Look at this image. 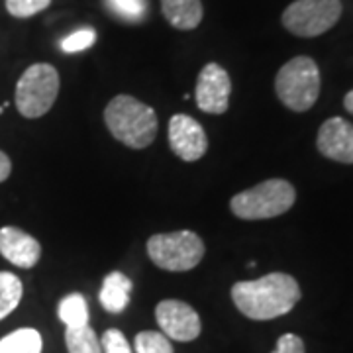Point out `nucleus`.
I'll use <instances>...</instances> for the list:
<instances>
[{"label": "nucleus", "mask_w": 353, "mask_h": 353, "mask_svg": "<svg viewBox=\"0 0 353 353\" xmlns=\"http://www.w3.org/2000/svg\"><path fill=\"white\" fill-rule=\"evenodd\" d=\"M296 201V190L285 179H269L252 189L241 190L232 201L230 210L240 220H269L289 212Z\"/></svg>", "instance_id": "3"}, {"label": "nucleus", "mask_w": 353, "mask_h": 353, "mask_svg": "<svg viewBox=\"0 0 353 353\" xmlns=\"http://www.w3.org/2000/svg\"><path fill=\"white\" fill-rule=\"evenodd\" d=\"M148 255L155 267L183 273L201 263L204 257V241L190 230L155 234L148 240Z\"/></svg>", "instance_id": "5"}, {"label": "nucleus", "mask_w": 353, "mask_h": 353, "mask_svg": "<svg viewBox=\"0 0 353 353\" xmlns=\"http://www.w3.org/2000/svg\"><path fill=\"white\" fill-rule=\"evenodd\" d=\"M161 10L165 20L175 30H194L202 22L201 0H161Z\"/></svg>", "instance_id": "14"}, {"label": "nucleus", "mask_w": 353, "mask_h": 353, "mask_svg": "<svg viewBox=\"0 0 353 353\" xmlns=\"http://www.w3.org/2000/svg\"><path fill=\"white\" fill-rule=\"evenodd\" d=\"M57 316L67 328L88 326V304L87 299L79 292L67 294L57 306Z\"/></svg>", "instance_id": "16"}, {"label": "nucleus", "mask_w": 353, "mask_h": 353, "mask_svg": "<svg viewBox=\"0 0 353 353\" xmlns=\"http://www.w3.org/2000/svg\"><path fill=\"white\" fill-rule=\"evenodd\" d=\"M0 255L16 267L30 269L41 257L39 241L26 234L24 230L14 226L0 228Z\"/></svg>", "instance_id": "12"}, {"label": "nucleus", "mask_w": 353, "mask_h": 353, "mask_svg": "<svg viewBox=\"0 0 353 353\" xmlns=\"http://www.w3.org/2000/svg\"><path fill=\"white\" fill-rule=\"evenodd\" d=\"M104 122L114 139L132 150H145L157 136V114L130 94H118L104 108Z\"/></svg>", "instance_id": "2"}, {"label": "nucleus", "mask_w": 353, "mask_h": 353, "mask_svg": "<svg viewBox=\"0 0 353 353\" xmlns=\"http://www.w3.org/2000/svg\"><path fill=\"white\" fill-rule=\"evenodd\" d=\"M41 345L38 330L20 328L0 340V353H41Z\"/></svg>", "instance_id": "15"}, {"label": "nucleus", "mask_w": 353, "mask_h": 353, "mask_svg": "<svg viewBox=\"0 0 353 353\" xmlns=\"http://www.w3.org/2000/svg\"><path fill=\"white\" fill-rule=\"evenodd\" d=\"M59 94V73L50 63L30 65L16 83V108L24 118H41Z\"/></svg>", "instance_id": "6"}, {"label": "nucleus", "mask_w": 353, "mask_h": 353, "mask_svg": "<svg viewBox=\"0 0 353 353\" xmlns=\"http://www.w3.org/2000/svg\"><path fill=\"white\" fill-rule=\"evenodd\" d=\"M155 320L169 340L192 341L201 336V316L190 304L175 299L161 301L155 308Z\"/></svg>", "instance_id": "8"}, {"label": "nucleus", "mask_w": 353, "mask_h": 353, "mask_svg": "<svg viewBox=\"0 0 353 353\" xmlns=\"http://www.w3.org/2000/svg\"><path fill=\"white\" fill-rule=\"evenodd\" d=\"M230 92H232V81L226 69L218 63L204 65L194 88V99L202 112H226L230 106Z\"/></svg>", "instance_id": "9"}, {"label": "nucleus", "mask_w": 353, "mask_h": 353, "mask_svg": "<svg viewBox=\"0 0 353 353\" xmlns=\"http://www.w3.org/2000/svg\"><path fill=\"white\" fill-rule=\"evenodd\" d=\"M169 145L183 161H199L208 150V136L204 128L187 114H175L169 120Z\"/></svg>", "instance_id": "10"}, {"label": "nucleus", "mask_w": 353, "mask_h": 353, "mask_svg": "<svg viewBox=\"0 0 353 353\" xmlns=\"http://www.w3.org/2000/svg\"><path fill=\"white\" fill-rule=\"evenodd\" d=\"M102 353H132L126 336L120 330H106L101 338Z\"/></svg>", "instance_id": "23"}, {"label": "nucleus", "mask_w": 353, "mask_h": 353, "mask_svg": "<svg viewBox=\"0 0 353 353\" xmlns=\"http://www.w3.org/2000/svg\"><path fill=\"white\" fill-rule=\"evenodd\" d=\"M273 353H304V341L296 334H283Z\"/></svg>", "instance_id": "24"}, {"label": "nucleus", "mask_w": 353, "mask_h": 353, "mask_svg": "<svg viewBox=\"0 0 353 353\" xmlns=\"http://www.w3.org/2000/svg\"><path fill=\"white\" fill-rule=\"evenodd\" d=\"M318 152L324 157L338 163H353V124L343 118H330L326 120L316 138Z\"/></svg>", "instance_id": "11"}, {"label": "nucleus", "mask_w": 353, "mask_h": 353, "mask_svg": "<svg viewBox=\"0 0 353 353\" xmlns=\"http://www.w3.org/2000/svg\"><path fill=\"white\" fill-rule=\"evenodd\" d=\"M50 4L51 0H6V10L14 18H32Z\"/></svg>", "instance_id": "22"}, {"label": "nucleus", "mask_w": 353, "mask_h": 353, "mask_svg": "<svg viewBox=\"0 0 353 353\" xmlns=\"http://www.w3.org/2000/svg\"><path fill=\"white\" fill-rule=\"evenodd\" d=\"M65 343L69 353H102L101 341L90 326L65 330Z\"/></svg>", "instance_id": "19"}, {"label": "nucleus", "mask_w": 353, "mask_h": 353, "mask_svg": "<svg viewBox=\"0 0 353 353\" xmlns=\"http://www.w3.org/2000/svg\"><path fill=\"white\" fill-rule=\"evenodd\" d=\"M104 6L114 18L126 24H139L150 12V0H104Z\"/></svg>", "instance_id": "17"}, {"label": "nucleus", "mask_w": 353, "mask_h": 353, "mask_svg": "<svg viewBox=\"0 0 353 353\" xmlns=\"http://www.w3.org/2000/svg\"><path fill=\"white\" fill-rule=\"evenodd\" d=\"M12 171V163H10V157L4 152H0V183H4Z\"/></svg>", "instance_id": "25"}, {"label": "nucleus", "mask_w": 353, "mask_h": 353, "mask_svg": "<svg viewBox=\"0 0 353 353\" xmlns=\"http://www.w3.org/2000/svg\"><path fill=\"white\" fill-rule=\"evenodd\" d=\"M341 18V0H294L283 12V26L299 38L326 34Z\"/></svg>", "instance_id": "7"}, {"label": "nucleus", "mask_w": 353, "mask_h": 353, "mask_svg": "<svg viewBox=\"0 0 353 353\" xmlns=\"http://www.w3.org/2000/svg\"><path fill=\"white\" fill-rule=\"evenodd\" d=\"M94 41H97V32L92 28H81V30H77L73 34H69L61 41V50L65 53H79V51L92 48Z\"/></svg>", "instance_id": "21"}, {"label": "nucleus", "mask_w": 353, "mask_h": 353, "mask_svg": "<svg viewBox=\"0 0 353 353\" xmlns=\"http://www.w3.org/2000/svg\"><path fill=\"white\" fill-rule=\"evenodd\" d=\"M275 92L292 112H306L314 106L320 94V69L312 57L299 55L279 69Z\"/></svg>", "instance_id": "4"}, {"label": "nucleus", "mask_w": 353, "mask_h": 353, "mask_svg": "<svg viewBox=\"0 0 353 353\" xmlns=\"http://www.w3.org/2000/svg\"><path fill=\"white\" fill-rule=\"evenodd\" d=\"M24 287L22 281L14 273L0 271V320H4L8 314H12L22 301Z\"/></svg>", "instance_id": "18"}, {"label": "nucleus", "mask_w": 353, "mask_h": 353, "mask_svg": "<svg viewBox=\"0 0 353 353\" xmlns=\"http://www.w3.org/2000/svg\"><path fill=\"white\" fill-rule=\"evenodd\" d=\"M134 347L136 353H173L171 341L161 332H139Z\"/></svg>", "instance_id": "20"}, {"label": "nucleus", "mask_w": 353, "mask_h": 353, "mask_svg": "<svg viewBox=\"0 0 353 353\" xmlns=\"http://www.w3.org/2000/svg\"><path fill=\"white\" fill-rule=\"evenodd\" d=\"M343 106H345V110L350 114H353V90H350L347 94H345V99H343Z\"/></svg>", "instance_id": "26"}, {"label": "nucleus", "mask_w": 353, "mask_h": 353, "mask_svg": "<svg viewBox=\"0 0 353 353\" xmlns=\"http://www.w3.org/2000/svg\"><path fill=\"white\" fill-rule=\"evenodd\" d=\"M232 301L241 314L263 322L289 314L301 301V287L287 273H269L236 283L232 287Z\"/></svg>", "instance_id": "1"}, {"label": "nucleus", "mask_w": 353, "mask_h": 353, "mask_svg": "<svg viewBox=\"0 0 353 353\" xmlns=\"http://www.w3.org/2000/svg\"><path fill=\"white\" fill-rule=\"evenodd\" d=\"M132 281L126 277L122 271H112L102 281L99 301L102 308L110 314H122L130 304V294H132Z\"/></svg>", "instance_id": "13"}]
</instances>
